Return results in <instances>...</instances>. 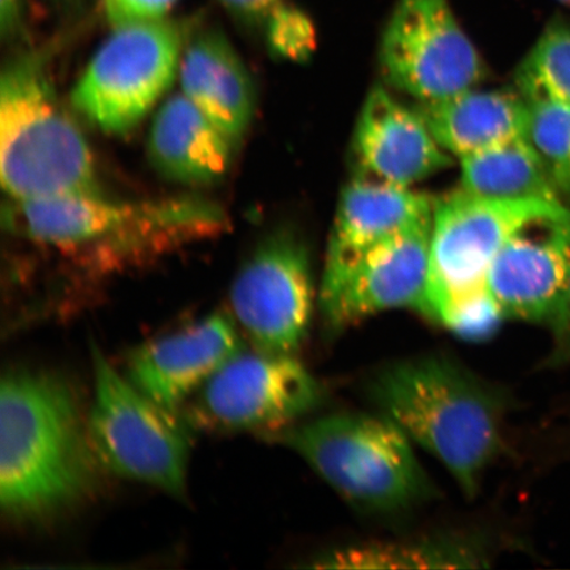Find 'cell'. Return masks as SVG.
I'll return each mask as SVG.
<instances>
[{
	"label": "cell",
	"instance_id": "cell-1",
	"mask_svg": "<svg viewBox=\"0 0 570 570\" xmlns=\"http://www.w3.org/2000/svg\"><path fill=\"white\" fill-rule=\"evenodd\" d=\"M99 462L88 413L71 384L11 370L0 384V508L11 522L51 518L91 495Z\"/></svg>",
	"mask_w": 570,
	"mask_h": 570
},
{
	"label": "cell",
	"instance_id": "cell-2",
	"mask_svg": "<svg viewBox=\"0 0 570 570\" xmlns=\"http://www.w3.org/2000/svg\"><path fill=\"white\" fill-rule=\"evenodd\" d=\"M384 416L452 474L469 498L503 445L504 401L497 390L445 355L394 363L370 383Z\"/></svg>",
	"mask_w": 570,
	"mask_h": 570
},
{
	"label": "cell",
	"instance_id": "cell-3",
	"mask_svg": "<svg viewBox=\"0 0 570 570\" xmlns=\"http://www.w3.org/2000/svg\"><path fill=\"white\" fill-rule=\"evenodd\" d=\"M10 223L28 238L109 271L223 233L227 217L198 197L122 203L102 194L13 203Z\"/></svg>",
	"mask_w": 570,
	"mask_h": 570
},
{
	"label": "cell",
	"instance_id": "cell-4",
	"mask_svg": "<svg viewBox=\"0 0 570 570\" xmlns=\"http://www.w3.org/2000/svg\"><path fill=\"white\" fill-rule=\"evenodd\" d=\"M0 177L13 203L102 194L91 149L57 98L42 51L12 57L2 70Z\"/></svg>",
	"mask_w": 570,
	"mask_h": 570
},
{
	"label": "cell",
	"instance_id": "cell-5",
	"mask_svg": "<svg viewBox=\"0 0 570 570\" xmlns=\"http://www.w3.org/2000/svg\"><path fill=\"white\" fill-rule=\"evenodd\" d=\"M556 203L562 202L491 198L463 188L434 199L423 315L463 337L487 336L502 320L488 292L499 249L527 219Z\"/></svg>",
	"mask_w": 570,
	"mask_h": 570
},
{
	"label": "cell",
	"instance_id": "cell-6",
	"mask_svg": "<svg viewBox=\"0 0 570 570\" xmlns=\"http://www.w3.org/2000/svg\"><path fill=\"white\" fill-rule=\"evenodd\" d=\"M336 493L367 514H390L434 495L412 440L391 419L334 413L271 434Z\"/></svg>",
	"mask_w": 570,
	"mask_h": 570
},
{
	"label": "cell",
	"instance_id": "cell-7",
	"mask_svg": "<svg viewBox=\"0 0 570 570\" xmlns=\"http://www.w3.org/2000/svg\"><path fill=\"white\" fill-rule=\"evenodd\" d=\"M95 397L88 413L92 446L101 465L126 480L181 498L187 489L189 436L169 412L90 346Z\"/></svg>",
	"mask_w": 570,
	"mask_h": 570
},
{
	"label": "cell",
	"instance_id": "cell-8",
	"mask_svg": "<svg viewBox=\"0 0 570 570\" xmlns=\"http://www.w3.org/2000/svg\"><path fill=\"white\" fill-rule=\"evenodd\" d=\"M184 48L181 27L164 19L114 28L71 91V105L106 134L132 131L173 87Z\"/></svg>",
	"mask_w": 570,
	"mask_h": 570
},
{
	"label": "cell",
	"instance_id": "cell-9",
	"mask_svg": "<svg viewBox=\"0 0 570 570\" xmlns=\"http://www.w3.org/2000/svg\"><path fill=\"white\" fill-rule=\"evenodd\" d=\"M380 60L390 87L419 104L473 89L484 75L448 0H399L382 35Z\"/></svg>",
	"mask_w": 570,
	"mask_h": 570
},
{
	"label": "cell",
	"instance_id": "cell-10",
	"mask_svg": "<svg viewBox=\"0 0 570 570\" xmlns=\"http://www.w3.org/2000/svg\"><path fill=\"white\" fill-rule=\"evenodd\" d=\"M324 390L295 354L238 352L198 391L197 415L227 431L267 436L297 424L323 403Z\"/></svg>",
	"mask_w": 570,
	"mask_h": 570
},
{
	"label": "cell",
	"instance_id": "cell-11",
	"mask_svg": "<svg viewBox=\"0 0 570 570\" xmlns=\"http://www.w3.org/2000/svg\"><path fill=\"white\" fill-rule=\"evenodd\" d=\"M234 318L255 348L295 354L309 330L315 291L309 254L294 235H271L235 276Z\"/></svg>",
	"mask_w": 570,
	"mask_h": 570
},
{
	"label": "cell",
	"instance_id": "cell-12",
	"mask_svg": "<svg viewBox=\"0 0 570 570\" xmlns=\"http://www.w3.org/2000/svg\"><path fill=\"white\" fill-rule=\"evenodd\" d=\"M432 218L383 242L344 273L321 281L318 305L325 330L337 334L376 313L424 312L430 277Z\"/></svg>",
	"mask_w": 570,
	"mask_h": 570
},
{
	"label": "cell",
	"instance_id": "cell-13",
	"mask_svg": "<svg viewBox=\"0 0 570 570\" xmlns=\"http://www.w3.org/2000/svg\"><path fill=\"white\" fill-rule=\"evenodd\" d=\"M570 275V208L556 203L527 219L499 249L488 292L499 316L550 325Z\"/></svg>",
	"mask_w": 570,
	"mask_h": 570
},
{
	"label": "cell",
	"instance_id": "cell-14",
	"mask_svg": "<svg viewBox=\"0 0 570 570\" xmlns=\"http://www.w3.org/2000/svg\"><path fill=\"white\" fill-rule=\"evenodd\" d=\"M239 351L234 321L225 313L146 342L127 363L126 376L161 409L177 413Z\"/></svg>",
	"mask_w": 570,
	"mask_h": 570
},
{
	"label": "cell",
	"instance_id": "cell-15",
	"mask_svg": "<svg viewBox=\"0 0 570 570\" xmlns=\"http://www.w3.org/2000/svg\"><path fill=\"white\" fill-rule=\"evenodd\" d=\"M355 176L412 188L451 166L449 155L415 110L376 87L363 104L353 137Z\"/></svg>",
	"mask_w": 570,
	"mask_h": 570
},
{
	"label": "cell",
	"instance_id": "cell-16",
	"mask_svg": "<svg viewBox=\"0 0 570 570\" xmlns=\"http://www.w3.org/2000/svg\"><path fill=\"white\" fill-rule=\"evenodd\" d=\"M432 216V198L412 188L354 177L340 197L323 279L344 273L383 242Z\"/></svg>",
	"mask_w": 570,
	"mask_h": 570
},
{
	"label": "cell",
	"instance_id": "cell-17",
	"mask_svg": "<svg viewBox=\"0 0 570 570\" xmlns=\"http://www.w3.org/2000/svg\"><path fill=\"white\" fill-rule=\"evenodd\" d=\"M183 95L233 141L239 140L255 111L252 77L239 55L218 31L195 36L184 48Z\"/></svg>",
	"mask_w": 570,
	"mask_h": 570
},
{
	"label": "cell",
	"instance_id": "cell-18",
	"mask_svg": "<svg viewBox=\"0 0 570 570\" xmlns=\"http://www.w3.org/2000/svg\"><path fill=\"white\" fill-rule=\"evenodd\" d=\"M233 140L184 95L163 104L148 138L149 160L159 173L187 185H209L229 170Z\"/></svg>",
	"mask_w": 570,
	"mask_h": 570
},
{
	"label": "cell",
	"instance_id": "cell-19",
	"mask_svg": "<svg viewBox=\"0 0 570 570\" xmlns=\"http://www.w3.org/2000/svg\"><path fill=\"white\" fill-rule=\"evenodd\" d=\"M434 139L459 160L525 138L527 106L518 92L469 89L441 101L416 104Z\"/></svg>",
	"mask_w": 570,
	"mask_h": 570
},
{
	"label": "cell",
	"instance_id": "cell-20",
	"mask_svg": "<svg viewBox=\"0 0 570 570\" xmlns=\"http://www.w3.org/2000/svg\"><path fill=\"white\" fill-rule=\"evenodd\" d=\"M460 163L461 188L470 194L502 199L562 202L525 138L505 141L487 151L470 155Z\"/></svg>",
	"mask_w": 570,
	"mask_h": 570
},
{
	"label": "cell",
	"instance_id": "cell-21",
	"mask_svg": "<svg viewBox=\"0 0 570 570\" xmlns=\"http://www.w3.org/2000/svg\"><path fill=\"white\" fill-rule=\"evenodd\" d=\"M474 547L433 540L412 544H365L327 552L315 568L323 569H451L481 567Z\"/></svg>",
	"mask_w": 570,
	"mask_h": 570
},
{
	"label": "cell",
	"instance_id": "cell-22",
	"mask_svg": "<svg viewBox=\"0 0 570 570\" xmlns=\"http://www.w3.org/2000/svg\"><path fill=\"white\" fill-rule=\"evenodd\" d=\"M515 83L523 98H550L570 106V23L553 19L520 62Z\"/></svg>",
	"mask_w": 570,
	"mask_h": 570
},
{
	"label": "cell",
	"instance_id": "cell-23",
	"mask_svg": "<svg viewBox=\"0 0 570 570\" xmlns=\"http://www.w3.org/2000/svg\"><path fill=\"white\" fill-rule=\"evenodd\" d=\"M523 99L527 106L525 139L562 202H570V106L550 98Z\"/></svg>",
	"mask_w": 570,
	"mask_h": 570
},
{
	"label": "cell",
	"instance_id": "cell-24",
	"mask_svg": "<svg viewBox=\"0 0 570 570\" xmlns=\"http://www.w3.org/2000/svg\"><path fill=\"white\" fill-rule=\"evenodd\" d=\"M268 42L276 55L305 61L316 49L315 27L304 12L279 4L269 16Z\"/></svg>",
	"mask_w": 570,
	"mask_h": 570
},
{
	"label": "cell",
	"instance_id": "cell-25",
	"mask_svg": "<svg viewBox=\"0 0 570 570\" xmlns=\"http://www.w3.org/2000/svg\"><path fill=\"white\" fill-rule=\"evenodd\" d=\"M106 17L114 28L160 20L177 0H104Z\"/></svg>",
	"mask_w": 570,
	"mask_h": 570
},
{
	"label": "cell",
	"instance_id": "cell-26",
	"mask_svg": "<svg viewBox=\"0 0 570 570\" xmlns=\"http://www.w3.org/2000/svg\"><path fill=\"white\" fill-rule=\"evenodd\" d=\"M548 326H550L553 337L550 365H564L570 362V275L559 309Z\"/></svg>",
	"mask_w": 570,
	"mask_h": 570
},
{
	"label": "cell",
	"instance_id": "cell-27",
	"mask_svg": "<svg viewBox=\"0 0 570 570\" xmlns=\"http://www.w3.org/2000/svg\"><path fill=\"white\" fill-rule=\"evenodd\" d=\"M24 0H0V32L3 40H13L23 24Z\"/></svg>",
	"mask_w": 570,
	"mask_h": 570
},
{
	"label": "cell",
	"instance_id": "cell-28",
	"mask_svg": "<svg viewBox=\"0 0 570 570\" xmlns=\"http://www.w3.org/2000/svg\"><path fill=\"white\" fill-rule=\"evenodd\" d=\"M227 9L249 19L269 17L279 0H219Z\"/></svg>",
	"mask_w": 570,
	"mask_h": 570
},
{
	"label": "cell",
	"instance_id": "cell-29",
	"mask_svg": "<svg viewBox=\"0 0 570 570\" xmlns=\"http://www.w3.org/2000/svg\"><path fill=\"white\" fill-rule=\"evenodd\" d=\"M560 2L570 7V0H560Z\"/></svg>",
	"mask_w": 570,
	"mask_h": 570
}]
</instances>
